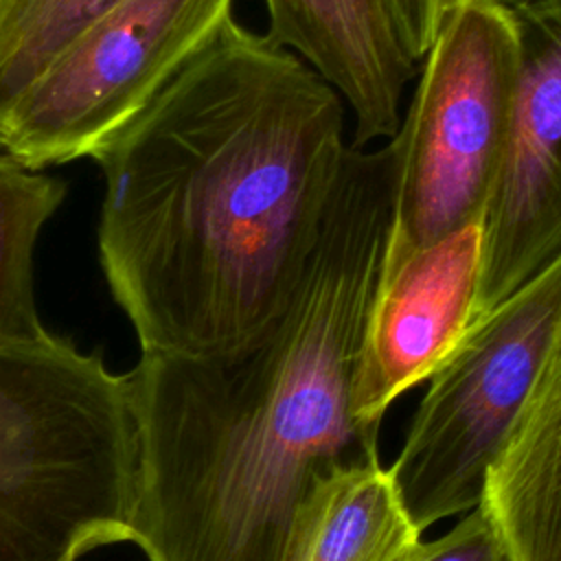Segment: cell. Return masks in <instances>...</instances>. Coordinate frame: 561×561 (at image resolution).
<instances>
[{"label": "cell", "instance_id": "cell-3", "mask_svg": "<svg viewBox=\"0 0 561 561\" xmlns=\"http://www.w3.org/2000/svg\"><path fill=\"white\" fill-rule=\"evenodd\" d=\"M136 469L127 373L55 333L0 351V561L131 541Z\"/></svg>", "mask_w": 561, "mask_h": 561}, {"label": "cell", "instance_id": "cell-10", "mask_svg": "<svg viewBox=\"0 0 561 561\" xmlns=\"http://www.w3.org/2000/svg\"><path fill=\"white\" fill-rule=\"evenodd\" d=\"M482 502L508 561H561V344L493 462Z\"/></svg>", "mask_w": 561, "mask_h": 561}, {"label": "cell", "instance_id": "cell-2", "mask_svg": "<svg viewBox=\"0 0 561 561\" xmlns=\"http://www.w3.org/2000/svg\"><path fill=\"white\" fill-rule=\"evenodd\" d=\"M397 145L348 147L305 274L232 355L140 353L131 543L147 561H291L329 482L379 460L355 408L392 228Z\"/></svg>", "mask_w": 561, "mask_h": 561}, {"label": "cell", "instance_id": "cell-7", "mask_svg": "<svg viewBox=\"0 0 561 561\" xmlns=\"http://www.w3.org/2000/svg\"><path fill=\"white\" fill-rule=\"evenodd\" d=\"M511 13L517 70L506 149L482 219L478 320L561 256V0Z\"/></svg>", "mask_w": 561, "mask_h": 561}, {"label": "cell", "instance_id": "cell-13", "mask_svg": "<svg viewBox=\"0 0 561 561\" xmlns=\"http://www.w3.org/2000/svg\"><path fill=\"white\" fill-rule=\"evenodd\" d=\"M123 0H0V127L37 77Z\"/></svg>", "mask_w": 561, "mask_h": 561}, {"label": "cell", "instance_id": "cell-1", "mask_svg": "<svg viewBox=\"0 0 561 561\" xmlns=\"http://www.w3.org/2000/svg\"><path fill=\"white\" fill-rule=\"evenodd\" d=\"M305 61L228 15L94 160L99 261L140 353L232 355L287 309L348 145Z\"/></svg>", "mask_w": 561, "mask_h": 561}, {"label": "cell", "instance_id": "cell-9", "mask_svg": "<svg viewBox=\"0 0 561 561\" xmlns=\"http://www.w3.org/2000/svg\"><path fill=\"white\" fill-rule=\"evenodd\" d=\"M267 31L329 83L355 121L351 147L392 138L401 99L416 75L388 0H263Z\"/></svg>", "mask_w": 561, "mask_h": 561}, {"label": "cell", "instance_id": "cell-14", "mask_svg": "<svg viewBox=\"0 0 561 561\" xmlns=\"http://www.w3.org/2000/svg\"><path fill=\"white\" fill-rule=\"evenodd\" d=\"M408 561H508L495 522L484 502L443 537L419 543Z\"/></svg>", "mask_w": 561, "mask_h": 561}, {"label": "cell", "instance_id": "cell-15", "mask_svg": "<svg viewBox=\"0 0 561 561\" xmlns=\"http://www.w3.org/2000/svg\"><path fill=\"white\" fill-rule=\"evenodd\" d=\"M410 57L421 64L451 0H388Z\"/></svg>", "mask_w": 561, "mask_h": 561}, {"label": "cell", "instance_id": "cell-6", "mask_svg": "<svg viewBox=\"0 0 561 561\" xmlns=\"http://www.w3.org/2000/svg\"><path fill=\"white\" fill-rule=\"evenodd\" d=\"M234 0H123L24 92L0 151L39 171L94 158L232 15Z\"/></svg>", "mask_w": 561, "mask_h": 561}, {"label": "cell", "instance_id": "cell-12", "mask_svg": "<svg viewBox=\"0 0 561 561\" xmlns=\"http://www.w3.org/2000/svg\"><path fill=\"white\" fill-rule=\"evenodd\" d=\"M64 197V180L0 151V351L50 333L37 311L33 263L39 232Z\"/></svg>", "mask_w": 561, "mask_h": 561}, {"label": "cell", "instance_id": "cell-11", "mask_svg": "<svg viewBox=\"0 0 561 561\" xmlns=\"http://www.w3.org/2000/svg\"><path fill=\"white\" fill-rule=\"evenodd\" d=\"M419 543L421 530L377 460L329 482L291 561H408Z\"/></svg>", "mask_w": 561, "mask_h": 561}, {"label": "cell", "instance_id": "cell-5", "mask_svg": "<svg viewBox=\"0 0 561 561\" xmlns=\"http://www.w3.org/2000/svg\"><path fill=\"white\" fill-rule=\"evenodd\" d=\"M561 344V256L482 316L432 373L388 469L423 533L476 508L508 434Z\"/></svg>", "mask_w": 561, "mask_h": 561}, {"label": "cell", "instance_id": "cell-4", "mask_svg": "<svg viewBox=\"0 0 561 561\" xmlns=\"http://www.w3.org/2000/svg\"><path fill=\"white\" fill-rule=\"evenodd\" d=\"M392 136L397 180L386 259L482 224L506 149L517 33L493 0H451Z\"/></svg>", "mask_w": 561, "mask_h": 561}, {"label": "cell", "instance_id": "cell-16", "mask_svg": "<svg viewBox=\"0 0 561 561\" xmlns=\"http://www.w3.org/2000/svg\"><path fill=\"white\" fill-rule=\"evenodd\" d=\"M506 9H515V7H522V4H530V2H537V0H493Z\"/></svg>", "mask_w": 561, "mask_h": 561}, {"label": "cell", "instance_id": "cell-8", "mask_svg": "<svg viewBox=\"0 0 561 561\" xmlns=\"http://www.w3.org/2000/svg\"><path fill=\"white\" fill-rule=\"evenodd\" d=\"M482 224L383 259L355 379L357 414L381 425L386 408L447 359L478 322Z\"/></svg>", "mask_w": 561, "mask_h": 561}]
</instances>
